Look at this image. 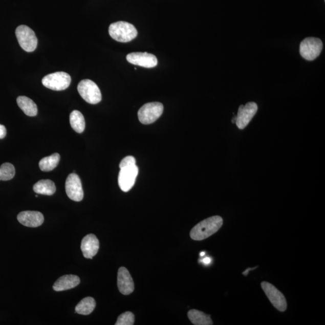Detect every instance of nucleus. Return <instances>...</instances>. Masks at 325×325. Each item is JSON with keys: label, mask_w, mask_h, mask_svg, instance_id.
Listing matches in <instances>:
<instances>
[{"label": "nucleus", "mask_w": 325, "mask_h": 325, "mask_svg": "<svg viewBox=\"0 0 325 325\" xmlns=\"http://www.w3.org/2000/svg\"><path fill=\"white\" fill-rule=\"evenodd\" d=\"M223 225V219L214 215L200 222L191 229L190 235L194 241H200L210 237L220 230Z\"/></svg>", "instance_id": "1"}, {"label": "nucleus", "mask_w": 325, "mask_h": 325, "mask_svg": "<svg viewBox=\"0 0 325 325\" xmlns=\"http://www.w3.org/2000/svg\"><path fill=\"white\" fill-rule=\"evenodd\" d=\"M109 32L113 39L119 42H130L138 35L135 27L125 21L112 23L109 27Z\"/></svg>", "instance_id": "2"}, {"label": "nucleus", "mask_w": 325, "mask_h": 325, "mask_svg": "<svg viewBox=\"0 0 325 325\" xmlns=\"http://www.w3.org/2000/svg\"><path fill=\"white\" fill-rule=\"evenodd\" d=\"M77 90L81 97L88 103L96 104L101 101L100 90L93 81L88 79L81 81Z\"/></svg>", "instance_id": "3"}, {"label": "nucleus", "mask_w": 325, "mask_h": 325, "mask_svg": "<svg viewBox=\"0 0 325 325\" xmlns=\"http://www.w3.org/2000/svg\"><path fill=\"white\" fill-rule=\"evenodd\" d=\"M322 49L323 43L320 39L310 37L301 42L299 52L304 59L312 61L319 56Z\"/></svg>", "instance_id": "4"}, {"label": "nucleus", "mask_w": 325, "mask_h": 325, "mask_svg": "<svg viewBox=\"0 0 325 325\" xmlns=\"http://www.w3.org/2000/svg\"><path fill=\"white\" fill-rule=\"evenodd\" d=\"M71 77L64 72H56L50 74L43 78L42 84L50 90L60 91L67 90L70 86Z\"/></svg>", "instance_id": "5"}, {"label": "nucleus", "mask_w": 325, "mask_h": 325, "mask_svg": "<svg viewBox=\"0 0 325 325\" xmlns=\"http://www.w3.org/2000/svg\"><path fill=\"white\" fill-rule=\"evenodd\" d=\"M163 105L158 102H149L143 105L138 112V118L143 124H152L162 116Z\"/></svg>", "instance_id": "6"}, {"label": "nucleus", "mask_w": 325, "mask_h": 325, "mask_svg": "<svg viewBox=\"0 0 325 325\" xmlns=\"http://www.w3.org/2000/svg\"><path fill=\"white\" fill-rule=\"evenodd\" d=\"M16 36L19 46L27 52H33L37 46V39L33 30L27 26L22 25L17 27Z\"/></svg>", "instance_id": "7"}, {"label": "nucleus", "mask_w": 325, "mask_h": 325, "mask_svg": "<svg viewBox=\"0 0 325 325\" xmlns=\"http://www.w3.org/2000/svg\"><path fill=\"white\" fill-rule=\"evenodd\" d=\"M261 285L266 295L268 296L273 307L281 312L285 311L287 309V304L283 294L269 283L262 282Z\"/></svg>", "instance_id": "8"}, {"label": "nucleus", "mask_w": 325, "mask_h": 325, "mask_svg": "<svg viewBox=\"0 0 325 325\" xmlns=\"http://www.w3.org/2000/svg\"><path fill=\"white\" fill-rule=\"evenodd\" d=\"M258 111V105L254 102H249L239 108L235 118V124L239 129H244L248 126Z\"/></svg>", "instance_id": "9"}, {"label": "nucleus", "mask_w": 325, "mask_h": 325, "mask_svg": "<svg viewBox=\"0 0 325 325\" xmlns=\"http://www.w3.org/2000/svg\"><path fill=\"white\" fill-rule=\"evenodd\" d=\"M65 190L71 200L80 202L83 199L84 193L79 176L73 173L68 176L65 183Z\"/></svg>", "instance_id": "10"}, {"label": "nucleus", "mask_w": 325, "mask_h": 325, "mask_svg": "<svg viewBox=\"0 0 325 325\" xmlns=\"http://www.w3.org/2000/svg\"><path fill=\"white\" fill-rule=\"evenodd\" d=\"M139 168L136 165L123 167L119 173L118 184L121 189L127 192L135 185Z\"/></svg>", "instance_id": "11"}, {"label": "nucleus", "mask_w": 325, "mask_h": 325, "mask_svg": "<svg viewBox=\"0 0 325 325\" xmlns=\"http://www.w3.org/2000/svg\"><path fill=\"white\" fill-rule=\"evenodd\" d=\"M129 63L146 68L156 67L158 63L157 57L148 53H132L126 56Z\"/></svg>", "instance_id": "12"}, {"label": "nucleus", "mask_w": 325, "mask_h": 325, "mask_svg": "<svg viewBox=\"0 0 325 325\" xmlns=\"http://www.w3.org/2000/svg\"><path fill=\"white\" fill-rule=\"evenodd\" d=\"M118 287L123 295H128L135 290L134 282L128 270L124 267H121L118 270Z\"/></svg>", "instance_id": "13"}, {"label": "nucleus", "mask_w": 325, "mask_h": 325, "mask_svg": "<svg viewBox=\"0 0 325 325\" xmlns=\"http://www.w3.org/2000/svg\"><path fill=\"white\" fill-rule=\"evenodd\" d=\"M20 224L27 227L36 228L44 223V215L39 211H25L17 216Z\"/></svg>", "instance_id": "14"}, {"label": "nucleus", "mask_w": 325, "mask_h": 325, "mask_svg": "<svg viewBox=\"0 0 325 325\" xmlns=\"http://www.w3.org/2000/svg\"><path fill=\"white\" fill-rule=\"evenodd\" d=\"M100 249V242L94 234L85 235L81 241V249L85 258L92 259Z\"/></svg>", "instance_id": "15"}, {"label": "nucleus", "mask_w": 325, "mask_h": 325, "mask_svg": "<svg viewBox=\"0 0 325 325\" xmlns=\"http://www.w3.org/2000/svg\"><path fill=\"white\" fill-rule=\"evenodd\" d=\"M80 279L79 277L74 275H64L57 280L54 284L53 288L56 292H61L74 288L79 285Z\"/></svg>", "instance_id": "16"}, {"label": "nucleus", "mask_w": 325, "mask_h": 325, "mask_svg": "<svg viewBox=\"0 0 325 325\" xmlns=\"http://www.w3.org/2000/svg\"><path fill=\"white\" fill-rule=\"evenodd\" d=\"M19 108L29 116H35L37 114L36 104L30 98L25 96H20L16 100Z\"/></svg>", "instance_id": "17"}, {"label": "nucleus", "mask_w": 325, "mask_h": 325, "mask_svg": "<svg viewBox=\"0 0 325 325\" xmlns=\"http://www.w3.org/2000/svg\"><path fill=\"white\" fill-rule=\"evenodd\" d=\"M33 190L37 194L51 196L56 192L55 184L50 180H41L33 186Z\"/></svg>", "instance_id": "18"}, {"label": "nucleus", "mask_w": 325, "mask_h": 325, "mask_svg": "<svg viewBox=\"0 0 325 325\" xmlns=\"http://www.w3.org/2000/svg\"><path fill=\"white\" fill-rule=\"evenodd\" d=\"M188 317L195 325H211L213 321L208 314L197 310H191L188 312Z\"/></svg>", "instance_id": "19"}, {"label": "nucleus", "mask_w": 325, "mask_h": 325, "mask_svg": "<svg viewBox=\"0 0 325 325\" xmlns=\"http://www.w3.org/2000/svg\"><path fill=\"white\" fill-rule=\"evenodd\" d=\"M60 160L59 154L54 153L53 155L44 157L39 162V168L43 172H50L55 169Z\"/></svg>", "instance_id": "20"}, {"label": "nucleus", "mask_w": 325, "mask_h": 325, "mask_svg": "<svg viewBox=\"0 0 325 325\" xmlns=\"http://www.w3.org/2000/svg\"><path fill=\"white\" fill-rule=\"evenodd\" d=\"M95 307L96 302L94 298L91 297H85L75 307V312L81 315H89L93 312Z\"/></svg>", "instance_id": "21"}, {"label": "nucleus", "mask_w": 325, "mask_h": 325, "mask_svg": "<svg viewBox=\"0 0 325 325\" xmlns=\"http://www.w3.org/2000/svg\"><path fill=\"white\" fill-rule=\"evenodd\" d=\"M70 122L71 127L78 133H82L85 129L84 118L81 113L78 111L71 112L70 116Z\"/></svg>", "instance_id": "22"}, {"label": "nucleus", "mask_w": 325, "mask_h": 325, "mask_svg": "<svg viewBox=\"0 0 325 325\" xmlns=\"http://www.w3.org/2000/svg\"><path fill=\"white\" fill-rule=\"evenodd\" d=\"M15 175L14 166L10 163H5L0 166V180L9 181L13 179Z\"/></svg>", "instance_id": "23"}, {"label": "nucleus", "mask_w": 325, "mask_h": 325, "mask_svg": "<svg viewBox=\"0 0 325 325\" xmlns=\"http://www.w3.org/2000/svg\"><path fill=\"white\" fill-rule=\"evenodd\" d=\"M135 323V316L132 312L127 311L121 314L116 321V325H133Z\"/></svg>", "instance_id": "24"}, {"label": "nucleus", "mask_w": 325, "mask_h": 325, "mask_svg": "<svg viewBox=\"0 0 325 325\" xmlns=\"http://www.w3.org/2000/svg\"><path fill=\"white\" fill-rule=\"evenodd\" d=\"M134 165H136V159L135 157L133 156H127L125 157L124 159H122L120 165H119V167H120V169H121L123 168V167Z\"/></svg>", "instance_id": "25"}, {"label": "nucleus", "mask_w": 325, "mask_h": 325, "mask_svg": "<svg viewBox=\"0 0 325 325\" xmlns=\"http://www.w3.org/2000/svg\"><path fill=\"white\" fill-rule=\"evenodd\" d=\"M7 134V130L4 125L0 124V139H4Z\"/></svg>", "instance_id": "26"}, {"label": "nucleus", "mask_w": 325, "mask_h": 325, "mask_svg": "<svg viewBox=\"0 0 325 325\" xmlns=\"http://www.w3.org/2000/svg\"><path fill=\"white\" fill-rule=\"evenodd\" d=\"M202 262L205 265H210L211 262V259L210 257H205L203 259H202Z\"/></svg>", "instance_id": "27"}, {"label": "nucleus", "mask_w": 325, "mask_h": 325, "mask_svg": "<svg viewBox=\"0 0 325 325\" xmlns=\"http://www.w3.org/2000/svg\"><path fill=\"white\" fill-rule=\"evenodd\" d=\"M205 252H202L200 253L201 256H203L205 255Z\"/></svg>", "instance_id": "28"}]
</instances>
